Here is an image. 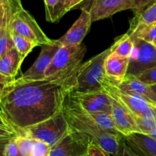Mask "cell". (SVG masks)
<instances>
[{
    "instance_id": "6da1fadb",
    "label": "cell",
    "mask_w": 156,
    "mask_h": 156,
    "mask_svg": "<svg viewBox=\"0 0 156 156\" xmlns=\"http://www.w3.org/2000/svg\"><path fill=\"white\" fill-rule=\"evenodd\" d=\"M79 67L38 80H14L0 88V115L26 128L62 112L74 89Z\"/></svg>"
},
{
    "instance_id": "7a4b0ae2",
    "label": "cell",
    "mask_w": 156,
    "mask_h": 156,
    "mask_svg": "<svg viewBox=\"0 0 156 156\" xmlns=\"http://www.w3.org/2000/svg\"><path fill=\"white\" fill-rule=\"evenodd\" d=\"M62 112L70 128L86 136L93 144L111 155L117 156L121 140L107 133L70 93L64 102Z\"/></svg>"
},
{
    "instance_id": "3957f363",
    "label": "cell",
    "mask_w": 156,
    "mask_h": 156,
    "mask_svg": "<svg viewBox=\"0 0 156 156\" xmlns=\"http://www.w3.org/2000/svg\"><path fill=\"white\" fill-rule=\"evenodd\" d=\"M5 119L7 120L11 128L17 136H27L35 140L46 142L51 147L62 139L69 130V126L64 117L62 112H60L47 120L26 128L15 126L6 118Z\"/></svg>"
},
{
    "instance_id": "277c9868",
    "label": "cell",
    "mask_w": 156,
    "mask_h": 156,
    "mask_svg": "<svg viewBox=\"0 0 156 156\" xmlns=\"http://www.w3.org/2000/svg\"><path fill=\"white\" fill-rule=\"evenodd\" d=\"M113 50L114 44L79 66L73 91L87 93L103 90L101 81L106 76L105 62Z\"/></svg>"
},
{
    "instance_id": "5b68a950",
    "label": "cell",
    "mask_w": 156,
    "mask_h": 156,
    "mask_svg": "<svg viewBox=\"0 0 156 156\" xmlns=\"http://www.w3.org/2000/svg\"><path fill=\"white\" fill-rule=\"evenodd\" d=\"M12 9V28L37 46L50 44L53 40L46 35L33 16L21 6V0H9Z\"/></svg>"
},
{
    "instance_id": "8992f818",
    "label": "cell",
    "mask_w": 156,
    "mask_h": 156,
    "mask_svg": "<svg viewBox=\"0 0 156 156\" xmlns=\"http://www.w3.org/2000/svg\"><path fill=\"white\" fill-rule=\"evenodd\" d=\"M101 86L104 91L126 107L133 115V117L155 119L150 104L120 89L114 80L106 75L101 81Z\"/></svg>"
},
{
    "instance_id": "52a82bcc",
    "label": "cell",
    "mask_w": 156,
    "mask_h": 156,
    "mask_svg": "<svg viewBox=\"0 0 156 156\" xmlns=\"http://www.w3.org/2000/svg\"><path fill=\"white\" fill-rule=\"evenodd\" d=\"M87 48L84 44L79 45H62L46 71L44 78L74 70L82 64Z\"/></svg>"
},
{
    "instance_id": "ba28073f",
    "label": "cell",
    "mask_w": 156,
    "mask_h": 156,
    "mask_svg": "<svg viewBox=\"0 0 156 156\" xmlns=\"http://www.w3.org/2000/svg\"><path fill=\"white\" fill-rule=\"evenodd\" d=\"M132 38L134 49L129 58L127 75L136 76L144 70L156 67V47L152 43L136 37Z\"/></svg>"
},
{
    "instance_id": "9c48e42d",
    "label": "cell",
    "mask_w": 156,
    "mask_h": 156,
    "mask_svg": "<svg viewBox=\"0 0 156 156\" xmlns=\"http://www.w3.org/2000/svg\"><path fill=\"white\" fill-rule=\"evenodd\" d=\"M91 144L89 138L69 128L67 134L52 147L50 156H86Z\"/></svg>"
},
{
    "instance_id": "30bf717a",
    "label": "cell",
    "mask_w": 156,
    "mask_h": 156,
    "mask_svg": "<svg viewBox=\"0 0 156 156\" xmlns=\"http://www.w3.org/2000/svg\"><path fill=\"white\" fill-rule=\"evenodd\" d=\"M62 44L57 40H53L50 44L41 46V50L33 65L21 76L18 80H38L44 79V75L53 61L57 50Z\"/></svg>"
},
{
    "instance_id": "8fae6325",
    "label": "cell",
    "mask_w": 156,
    "mask_h": 156,
    "mask_svg": "<svg viewBox=\"0 0 156 156\" xmlns=\"http://www.w3.org/2000/svg\"><path fill=\"white\" fill-rule=\"evenodd\" d=\"M70 94L88 113L102 111L111 113L112 97L104 90L87 93L72 91Z\"/></svg>"
},
{
    "instance_id": "7c38bea8",
    "label": "cell",
    "mask_w": 156,
    "mask_h": 156,
    "mask_svg": "<svg viewBox=\"0 0 156 156\" xmlns=\"http://www.w3.org/2000/svg\"><path fill=\"white\" fill-rule=\"evenodd\" d=\"M135 0H92L89 12L92 22L111 17L121 11L133 9Z\"/></svg>"
},
{
    "instance_id": "4fadbf2b",
    "label": "cell",
    "mask_w": 156,
    "mask_h": 156,
    "mask_svg": "<svg viewBox=\"0 0 156 156\" xmlns=\"http://www.w3.org/2000/svg\"><path fill=\"white\" fill-rule=\"evenodd\" d=\"M80 16L73 23L68 32L58 39L62 45H79L82 44L84 38L86 36L91 28L92 19L89 9H81Z\"/></svg>"
},
{
    "instance_id": "5bb4252c",
    "label": "cell",
    "mask_w": 156,
    "mask_h": 156,
    "mask_svg": "<svg viewBox=\"0 0 156 156\" xmlns=\"http://www.w3.org/2000/svg\"><path fill=\"white\" fill-rule=\"evenodd\" d=\"M12 17L9 0H0V56L15 47L12 38Z\"/></svg>"
},
{
    "instance_id": "9a60e30c",
    "label": "cell",
    "mask_w": 156,
    "mask_h": 156,
    "mask_svg": "<svg viewBox=\"0 0 156 156\" xmlns=\"http://www.w3.org/2000/svg\"><path fill=\"white\" fill-rule=\"evenodd\" d=\"M22 61L15 47L0 56V85L4 86L16 79Z\"/></svg>"
},
{
    "instance_id": "2e32d148",
    "label": "cell",
    "mask_w": 156,
    "mask_h": 156,
    "mask_svg": "<svg viewBox=\"0 0 156 156\" xmlns=\"http://www.w3.org/2000/svg\"><path fill=\"white\" fill-rule=\"evenodd\" d=\"M116 82L119 87L126 93L141 98L150 105H156V94L150 86L142 82L136 76L126 75L121 82Z\"/></svg>"
},
{
    "instance_id": "e0dca14e",
    "label": "cell",
    "mask_w": 156,
    "mask_h": 156,
    "mask_svg": "<svg viewBox=\"0 0 156 156\" xmlns=\"http://www.w3.org/2000/svg\"><path fill=\"white\" fill-rule=\"evenodd\" d=\"M111 114L116 125L125 137L134 132H141L134 119L133 115L114 98H112V110Z\"/></svg>"
},
{
    "instance_id": "ac0fdd59",
    "label": "cell",
    "mask_w": 156,
    "mask_h": 156,
    "mask_svg": "<svg viewBox=\"0 0 156 156\" xmlns=\"http://www.w3.org/2000/svg\"><path fill=\"white\" fill-rule=\"evenodd\" d=\"M129 147L140 156H156V139L152 136L134 132L124 138Z\"/></svg>"
},
{
    "instance_id": "d6986e66",
    "label": "cell",
    "mask_w": 156,
    "mask_h": 156,
    "mask_svg": "<svg viewBox=\"0 0 156 156\" xmlns=\"http://www.w3.org/2000/svg\"><path fill=\"white\" fill-rule=\"evenodd\" d=\"M129 58H124L111 53L105 62V73L111 79L121 82L127 75Z\"/></svg>"
},
{
    "instance_id": "ffe728a7",
    "label": "cell",
    "mask_w": 156,
    "mask_h": 156,
    "mask_svg": "<svg viewBox=\"0 0 156 156\" xmlns=\"http://www.w3.org/2000/svg\"><path fill=\"white\" fill-rule=\"evenodd\" d=\"M89 113L92 116L93 119L96 121V122L107 133L117 138L119 140H122L123 138H125L124 135L123 134V132L119 129L117 125H116L111 113L102 111L92 112V113Z\"/></svg>"
},
{
    "instance_id": "44dd1931",
    "label": "cell",
    "mask_w": 156,
    "mask_h": 156,
    "mask_svg": "<svg viewBox=\"0 0 156 156\" xmlns=\"http://www.w3.org/2000/svg\"><path fill=\"white\" fill-rule=\"evenodd\" d=\"M112 53L124 58H130L134 49V41L129 34L126 32L120 38H117L114 44Z\"/></svg>"
},
{
    "instance_id": "7402d4cb",
    "label": "cell",
    "mask_w": 156,
    "mask_h": 156,
    "mask_svg": "<svg viewBox=\"0 0 156 156\" xmlns=\"http://www.w3.org/2000/svg\"><path fill=\"white\" fill-rule=\"evenodd\" d=\"M127 33L132 37H136L152 44L156 41V24L151 25L137 24L131 26Z\"/></svg>"
},
{
    "instance_id": "603a6c76",
    "label": "cell",
    "mask_w": 156,
    "mask_h": 156,
    "mask_svg": "<svg viewBox=\"0 0 156 156\" xmlns=\"http://www.w3.org/2000/svg\"><path fill=\"white\" fill-rule=\"evenodd\" d=\"M12 38L13 40L14 45L17 49L21 56V61H24V58L30 54V52L34 48L37 47L34 43L30 41L25 37L19 35L15 31H12Z\"/></svg>"
},
{
    "instance_id": "cb8c5ba5",
    "label": "cell",
    "mask_w": 156,
    "mask_h": 156,
    "mask_svg": "<svg viewBox=\"0 0 156 156\" xmlns=\"http://www.w3.org/2000/svg\"><path fill=\"white\" fill-rule=\"evenodd\" d=\"M156 24V2L143 11L138 15H134L130 21L131 26L137 24L151 25Z\"/></svg>"
},
{
    "instance_id": "d4e9b609",
    "label": "cell",
    "mask_w": 156,
    "mask_h": 156,
    "mask_svg": "<svg viewBox=\"0 0 156 156\" xmlns=\"http://www.w3.org/2000/svg\"><path fill=\"white\" fill-rule=\"evenodd\" d=\"M45 4L46 19L47 21L56 23L62 18L60 0H44Z\"/></svg>"
},
{
    "instance_id": "484cf974",
    "label": "cell",
    "mask_w": 156,
    "mask_h": 156,
    "mask_svg": "<svg viewBox=\"0 0 156 156\" xmlns=\"http://www.w3.org/2000/svg\"><path fill=\"white\" fill-rule=\"evenodd\" d=\"M35 139L27 136H17L15 142L22 156H30L35 143Z\"/></svg>"
},
{
    "instance_id": "4316f807",
    "label": "cell",
    "mask_w": 156,
    "mask_h": 156,
    "mask_svg": "<svg viewBox=\"0 0 156 156\" xmlns=\"http://www.w3.org/2000/svg\"><path fill=\"white\" fill-rule=\"evenodd\" d=\"M142 133L152 135L156 130V120L155 119L143 117H134Z\"/></svg>"
},
{
    "instance_id": "83f0119b",
    "label": "cell",
    "mask_w": 156,
    "mask_h": 156,
    "mask_svg": "<svg viewBox=\"0 0 156 156\" xmlns=\"http://www.w3.org/2000/svg\"><path fill=\"white\" fill-rule=\"evenodd\" d=\"M51 148L52 147L46 142L36 140L30 156H50Z\"/></svg>"
},
{
    "instance_id": "f1b7e54d",
    "label": "cell",
    "mask_w": 156,
    "mask_h": 156,
    "mask_svg": "<svg viewBox=\"0 0 156 156\" xmlns=\"http://www.w3.org/2000/svg\"><path fill=\"white\" fill-rule=\"evenodd\" d=\"M136 76L142 82L148 85L155 84H156V67L144 70Z\"/></svg>"
},
{
    "instance_id": "f546056e",
    "label": "cell",
    "mask_w": 156,
    "mask_h": 156,
    "mask_svg": "<svg viewBox=\"0 0 156 156\" xmlns=\"http://www.w3.org/2000/svg\"><path fill=\"white\" fill-rule=\"evenodd\" d=\"M155 2L156 0H135V6L133 9L134 15H140L141 12Z\"/></svg>"
},
{
    "instance_id": "4dcf8cb0",
    "label": "cell",
    "mask_w": 156,
    "mask_h": 156,
    "mask_svg": "<svg viewBox=\"0 0 156 156\" xmlns=\"http://www.w3.org/2000/svg\"><path fill=\"white\" fill-rule=\"evenodd\" d=\"M117 156H140L135 152L128 145L125 141L124 138L120 141V148H119Z\"/></svg>"
},
{
    "instance_id": "1f68e13d",
    "label": "cell",
    "mask_w": 156,
    "mask_h": 156,
    "mask_svg": "<svg viewBox=\"0 0 156 156\" xmlns=\"http://www.w3.org/2000/svg\"><path fill=\"white\" fill-rule=\"evenodd\" d=\"M89 156H111V154L97 145L92 143L89 148Z\"/></svg>"
},
{
    "instance_id": "d6a6232c",
    "label": "cell",
    "mask_w": 156,
    "mask_h": 156,
    "mask_svg": "<svg viewBox=\"0 0 156 156\" xmlns=\"http://www.w3.org/2000/svg\"><path fill=\"white\" fill-rule=\"evenodd\" d=\"M85 0H69V1L68 7H67V12L69 11L72 10V9H75L76 7H77L79 5H80L82 2H84Z\"/></svg>"
},
{
    "instance_id": "836d02e7",
    "label": "cell",
    "mask_w": 156,
    "mask_h": 156,
    "mask_svg": "<svg viewBox=\"0 0 156 156\" xmlns=\"http://www.w3.org/2000/svg\"><path fill=\"white\" fill-rule=\"evenodd\" d=\"M69 1V0H60L61 15H62V16H63L66 13H67V7H68Z\"/></svg>"
},
{
    "instance_id": "e575fe53",
    "label": "cell",
    "mask_w": 156,
    "mask_h": 156,
    "mask_svg": "<svg viewBox=\"0 0 156 156\" xmlns=\"http://www.w3.org/2000/svg\"><path fill=\"white\" fill-rule=\"evenodd\" d=\"M151 108H152V113H153L154 117H155V119L156 120V105H150Z\"/></svg>"
},
{
    "instance_id": "d590c367",
    "label": "cell",
    "mask_w": 156,
    "mask_h": 156,
    "mask_svg": "<svg viewBox=\"0 0 156 156\" xmlns=\"http://www.w3.org/2000/svg\"><path fill=\"white\" fill-rule=\"evenodd\" d=\"M149 86H150V87L152 88V90L154 91V93L156 94V84H152V85H149Z\"/></svg>"
},
{
    "instance_id": "8d00e7d4",
    "label": "cell",
    "mask_w": 156,
    "mask_h": 156,
    "mask_svg": "<svg viewBox=\"0 0 156 156\" xmlns=\"http://www.w3.org/2000/svg\"><path fill=\"white\" fill-rule=\"evenodd\" d=\"M152 44H154V45H155V47H156V41H155V42H153V43H152Z\"/></svg>"
},
{
    "instance_id": "74e56055",
    "label": "cell",
    "mask_w": 156,
    "mask_h": 156,
    "mask_svg": "<svg viewBox=\"0 0 156 156\" xmlns=\"http://www.w3.org/2000/svg\"><path fill=\"white\" fill-rule=\"evenodd\" d=\"M86 156H89V153H88V155H86Z\"/></svg>"
}]
</instances>
